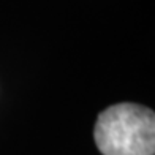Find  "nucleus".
Returning a JSON list of instances; mask_svg holds the SVG:
<instances>
[{
  "label": "nucleus",
  "instance_id": "f257e3e1",
  "mask_svg": "<svg viewBox=\"0 0 155 155\" xmlns=\"http://www.w3.org/2000/svg\"><path fill=\"white\" fill-rule=\"evenodd\" d=\"M94 138L103 155H153L155 114L135 103L109 106L98 116Z\"/></svg>",
  "mask_w": 155,
  "mask_h": 155
}]
</instances>
